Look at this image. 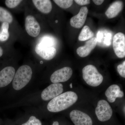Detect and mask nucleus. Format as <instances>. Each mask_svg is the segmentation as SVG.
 <instances>
[{
    "mask_svg": "<svg viewBox=\"0 0 125 125\" xmlns=\"http://www.w3.org/2000/svg\"><path fill=\"white\" fill-rule=\"evenodd\" d=\"M78 98L77 94L74 92H66L52 99L48 104L47 108L51 112L62 111L74 104Z\"/></svg>",
    "mask_w": 125,
    "mask_h": 125,
    "instance_id": "f257e3e1",
    "label": "nucleus"
},
{
    "mask_svg": "<svg viewBox=\"0 0 125 125\" xmlns=\"http://www.w3.org/2000/svg\"><path fill=\"white\" fill-rule=\"evenodd\" d=\"M32 74V69L28 65L20 66L15 74L13 79V87L15 90H19L28 83Z\"/></svg>",
    "mask_w": 125,
    "mask_h": 125,
    "instance_id": "f03ea898",
    "label": "nucleus"
},
{
    "mask_svg": "<svg viewBox=\"0 0 125 125\" xmlns=\"http://www.w3.org/2000/svg\"><path fill=\"white\" fill-rule=\"evenodd\" d=\"M82 73L84 80L88 85L92 87L98 86L103 81V76L93 65H87L84 67Z\"/></svg>",
    "mask_w": 125,
    "mask_h": 125,
    "instance_id": "7ed1b4c3",
    "label": "nucleus"
},
{
    "mask_svg": "<svg viewBox=\"0 0 125 125\" xmlns=\"http://www.w3.org/2000/svg\"><path fill=\"white\" fill-rule=\"evenodd\" d=\"M95 113L99 121L106 122L110 120L112 116L113 110L107 101L102 99L98 102Z\"/></svg>",
    "mask_w": 125,
    "mask_h": 125,
    "instance_id": "20e7f679",
    "label": "nucleus"
},
{
    "mask_svg": "<svg viewBox=\"0 0 125 125\" xmlns=\"http://www.w3.org/2000/svg\"><path fill=\"white\" fill-rule=\"evenodd\" d=\"M63 85L61 83H53L45 89L41 94L42 99L44 101L52 99L62 94Z\"/></svg>",
    "mask_w": 125,
    "mask_h": 125,
    "instance_id": "39448f33",
    "label": "nucleus"
},
{
    "mask_svg": "<svg viewBox=\"0 0 125 125\" xmlns=\"http://www.w3.org/2000/svg\"><path fill=\"white\" fill-rule=\"evenodd\" d=\"M70 117L74 125H93V121L91 117L80 110L72 111L70 113Z\"/></svg>",
    "mask_w": 125,
    "mask_h": 125,
    "instance_id": "423d86ee",
    "label": "nucleus"
},
{
    "mask_svg": "<svg viewBox=\"0 0 125 125\" xmlns=\"http://www.w3.org/2000/svg\"><path fill=\"white\" fill-rule=\"evenodd\" d=\"M113 46L115 54L118 58L125 56V36L122 32H118L113 37Z\"/></svg>",
    "mask_w": 125,
    "mask_h": 125,
    "instance_id": "0eeeda50",
    "label": "nucleus"
},
{
    "mask_svg": "<svg viewBox=\"0 0 125 125\" xmlns=\"http://www.w3.org/2000/svg\"><path fill=\"white\" fill-rule=\"evenodd\" d=\"M73 70L71 67H63L54 72L51 76L50 80L53 83L66 82L71 78Z\"/></svg>",
    "mask_w": 125,
    "mask_h": 125,
    "instance_id": "6e6552de",
    "label": "nucleus"
},
{
    "mask_svg": "<svg viewBox=\"0 0 125 125\" xmlns=\"http://www.w3.org/2000/svg\"><path fill=\"white\" fill-rule=\"evenodd\" d=\"M25 27L27 33L31 37H36L40 33L41 28L39 23L33 16H27L25 19Z\"/></svg>",
    "mask_w": 125,
    "mask_h": 125,
    "instance_id": "1a4fd4ad",
    "label": "nucleus"
},
{
    "mask_svg": "<svg viewBox=\"0 0 125 125\" xmlns=\"http://www.w3.org/2000/svg\"><path fill=\"white\" fill-rule=\"evenodd\" d=\"M35 51L36 53L46 60H52L55 56L57 53L55 48L49 47L39 42L36 45Z\"/></svg>",
    "mask_w": 125,
    "mask_h": 125,
    "instance_id": "9d476101",
    "label": "nucleus"
},
{
    "mask_svg": "<svg viewBox=\"0 0 125 125\" xmlns=\"http://www.w3.org/2000/svg\"><path fill=\"white\" fill-rule=\"evenodd\" d=\"M15 69L11 66H7L0 71V88L9 85L13 79Z\"/></svg>",
    "mask_w": 125,
    "mask_h": 125,
    "instance_id": "9b49d317",
    "label": "nucleus"
},
{
    "mask_svg": "<svg viewBox=\"0 0 125 125\" xmlns=\"http://www.w3.org/2000/svg\"><path fill=\"white\" fill-rule=\"evenodd\" d=\"M88 10L86 6L81 7L78 14L71 19L70 23L72 27L75 28H81L85 23Z\"/></svg>",
    "mask_w": 125,
    "mask_h": 125,
    "instance_id": "f8f14e48",
    "label": "nucleus"
},
{
    "mask_svg": "<svg viewBox=\"0 0 125 125\" xmlns=\"http://www.w3.org/2000/svg\"><path fill=\"white\" fill-rule=\"evenodd\" d=\"M105 95L108 101L110 103H114L117 98H122L124 94L121 90L120 87L117 84H113L109 86L106 90Z\"/></svg>",
    "mask_w": 125,
    "mask_h": 125,
    "instance_id": "ddd939ff",
    "label": "nucleus"
},
{
    "mask_svg": "<svg viewBox=\"0 0 125 125\" xmlns=\"http://www.w3.org/2000/svg\"><path fill=\"white\" fill-rule=\"evenodd\" d=\"M97 44L96 38H93L87 41L84 46L78 48L76 50V52L80 57H86L88 56L92 51L95 48Z\"/></svg>",
    "mask_w": 125,
    "mask_h": 125,
    "instance_id": "4468645a",
    "label": "nucleus"
},
{
    "mask_svg": "<svg viewBox=\"0 0 125 125\" xmlns=\"http://www.w3.org/2000/svg\"><path fill=\"white\" fill-rule=\"evenodd\" d=\"M123 8V2L121 1H114L108 8L105 14L108 19H112L118 15Z\"/></svg>",
    "mask_w": 125,
    "mask_h": 125,
    "instance_id": "2eb2a0df",
    "label": "nucleus"
},
{
    "mask_svg": "<svg viewBox=\"0 0 125 125\" xmlns=\"http://www.w3.org/2000/svg\"><path fill=\"white\" fill-rule=\"evenodd\" d=\"M33 3L35 7L42 13H50L52 9L51 1L49 0H33Z\"/></svg>",
    "mask_w": 125,
    "mask_h": 125,
    "instance_id": "dca6fc26",
    "label": "nucleus"
},
{
    "mask_svg": "<svg viewBox=\"0 0 125 125\" xmlns=\"http://www.w3.org/2000/svg\"><path fill=\"white\" fill-rule=\"evenodd\" d=\"M13 17L10 11L0 6V22H7L9 24L13 22Z\"/></svg>",
    "mask_w": 125,
    "mask_h": 125,
    "instance_id": "f3484780",
    "label": "nucleus"
},
{
    "mask_svg": "<svg viewBox=\"0 0 125 125\" xmlns=\"http://www.w3.org/2000/svg\"><path fill=\"white\" fill-rule=\"evenodd\" d=\"M94 35V34L89 27L85 25L81 30L79 35L78 39L80 41H85L93 38Z\"/></svg>",
    "mask_w": 125,
    "mask_h": 125,
    "instance_id": "a211bd4d",
    "label": "nucleus"
},
{
    "mask_svg": "<svg viewBox=\"0 0 125 125\" xmlns=\"http://www.w3.org/2000/svg\"><path fill=\"white\" fill-rule=\"evenodd\" d=\"M112 36L110 34L105 33V35L104 36L103 34V32H98L97 36V42H99V43L101 42L102 40H103L101 42L103 43V44L104 47L109 46L111 44V39Z\"/></svg>",
    "mask_w": 125,
    "mask_h": 125,
    "instance_id": "6ab92c4d",
    "label": "nucleus"
},
{
    "mask_svg": "<svg viewBox=\"0 0 125 125\" xmlns=\"http://www.w3.org/2000/svg\"><path fill=\"white\" fill-rule=\"evenodd\" d=\"M9 24L7 22L2 23L0 30V41L5 42L9 39L10 33L9 31Z\"/></svg>",
    "mask_w": 125,
    "mask_h": 125,
    "instance_id": "aec40b11",
    "label": "nucleus"
},
{
    "mask_svg": "<svg viewBox=\"0 0 125 125\" xmlns=\"http://www.w3.org/2000/svg\"><path fill=\"white\" fill-rule=\"evenodd\" d=\"M53 1L59 7L63 9L69 8L73 3V0H54Z\"/></svg>",
    "mask_w": 125,
    "mask_h": 125,
    "instance_id": "412c9836",
    "label": "nucleus"
},
{
    "mask_svg": "<svg viewBox=\"0 0 125 125\" xmlns=\"http://www.w3.org/2000/svg\"><path fill=\"white\" fill-rule=\"evenodd\" d=\"M22 1L20 0H6L5 1L6 5L10 9H14Z\"/></svg>",
    "mask_w": 125,
    "mask_h": 125,
    "instance_id": "4be33fe9",
    "label": "nucleus"
},
{
    "mask_svg": "<svg viewBox=\"0 0 125 125\" xmlns=\"http://www.w3.org/2000/svg\"><path fill=\"white\" fill-rule=\"evenodd\" d=\"M22 125H42L40 120L36 118V117L32 116L30 117L29 120L26 123Z\"/></svg>",
    "mask_w": 125,
    "mask_h": 125,
    "instance_id": "5701e85b",
    "label": "nucleus"
},
{
    "mask_svg": "<svg viewBox=\"0 0 125 125\" xmlns=\"http://www.w3.org/2000/svg\"><path fill=\"white\" fill-rule=\"evenodd\" d=\"M117 71L120 75L123 78H125V61L122 64H119L117 66Z\"/></svg>",
    "mask_w": 125,
    "mask_h": 125,
    "instance_id": "b1692460",
    "label": "nucleus"
},
{
    "mask_svg": "<svg viewBox=\"0 0 125 125\" xmlns=\"http://www.w3.org/2000/svg\"><path fill=\"white\" fill-rule=\"evenodd\" d=\"M74 1L76 4L81 6L89 5L90 3V1L89 0H75Z\"/></svg>",
    "mask_w": 125,
    "mask_h": 125,
    "instance_id": "393cba45",
    "label": "nucleus"
},
{
    "mask_svg": "<svg viewBox=\"0 0 125 125\" xmlns=\"http://www.w3.org/2000/svg\"><path fill=\"white\" fill-rule=\"evenodd\" d=\"M93 1L95 4L97 5H99L102 4L104 1V0H93Z\"/></svg>",
    "mask_w": 125,
    "mask_h": 125,
    "instance_id": "a878e982",
    "label": "nucleus"
},
{
    "mask_svg": "<svg viewBox=\"0 0 125 125\" xmlns=\"http://www.w3.org/2000/svg\"><path fill=\"white\" fill-rule=\"evenodd\" d=\"M4 54V50L3 48L0 46V57H1Z\"/></svg>",
    "mask_w": 125,
    "mask_h": 125,
    "instance_id": "bb28decb",
    "label": "nucleus"
},
{
    "mask_svg": "<svg viewBox=\"0 0 125 125\" xmlns=\"http://www.w3.org/2000/svg\"><path fill=\"white\" fill-rule=\"evenodd\" d=\"M52 125H60V124H59V122L58 121H56L54 122Z\"/></svg>",
    "mask_w": 125,
    "mask_h": 125,
    "instance_id": "cd10ccee",
    "label": "nucleus"
},
{
    "mask_svg": "<svg viewBox=\"0 0 125 125\" xmlns=\"http://www.w3.org/2000/svg\"><path fill=\"white\" fill-rule=\"evenodd\" d=\"M70 87L71 88H72V83L70 84Z\"/></svg>",
    "mask_w": 125,
    "mask_h": 125,
    "instance_id": "c85d7f7f",
    "label": "nucleus"
}]
</instances>
